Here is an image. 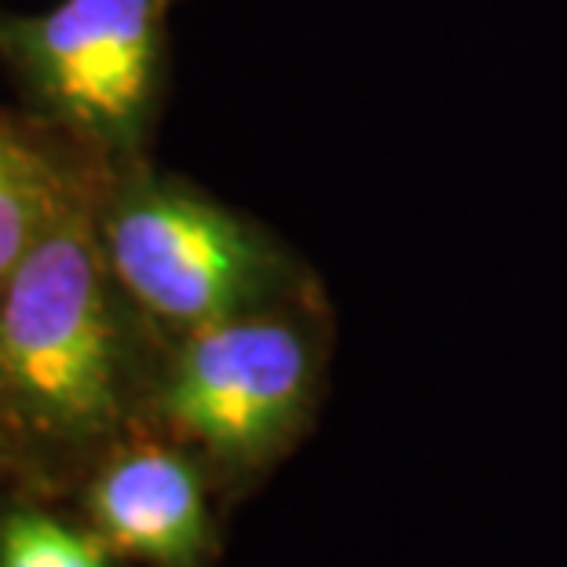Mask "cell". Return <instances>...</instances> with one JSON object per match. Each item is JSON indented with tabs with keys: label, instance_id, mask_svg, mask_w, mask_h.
<instances>
[{
	"label": "cell",
	"instance_id": "obj_1",
	"mask_svg": "<svg viewBox=\"0 0 567 567\" xmlns=\"http://www.w3.org/2000/svg\"><path fill=\"white\" fill-rule=\"evenodd\" d=\"M125 293L100 213L74 195L0 286V417L59 454H89L128 425L136 363Z\"/></svg>",
	"mask_w": 567,
	"mask_h": 567
},
{
	"label": "cell",
	"instance_id": "obj_2",
	"mask_svg": "<svg viewBox=\"0 0 567 567\" xmlns=\"http://www.w3.org/2000/svg\"><path fill=\"white\" fill-rule=\"evenodd\" d=\"M322 373L319 322L282 300L176 337L151 410L168 440L243 484L300 443L316 417Z\"/></svg>",
	"mask_w": 567,
	"mask_h": 567
},
{
	"label": "cell",
	"instance_id": "obj_3",
	"mask_svg": "<svg viewBox=\"0 0 567 567\" xmlns=\"http://www.w3.org/2000/svg\"><path fill=\"white\" fill-rule=\"evenodd\" d=\"M100 238L128 305L176 337L286 300L279 249L176 179L140 176L117 187L100 213Z\"/></svg>",
	"mask_w": 567,
	"mask_h": 567
},
{
	"label": "cell",
	"instance_id": "obj_4",
	"mask_svg": "<svg viewBox=\"0 0 567 567\" xmlns=\"http://www.w3.org/2000/svg\"><path fill=\"white\" fill-rule=\"evenodd\" d=\"M162 22L165 0H59L41 16H0V55L48 117L128 154L158 100Z\"/></svg>",
	"mask_w": 567,
	"mask_h": 567
},
{
	"label": "cell",
	"instance_id": "obj_5",
	"mask_svg": "<svg viewBox=\"0 0 567 567\" xmlns=\"http://www.w3.org/2000/svg\"><path fill=\"white\" fill-rule=\"evenodd\" d=\"M89 527L122 560L147 567H216L205 465L173 440L114 446L84 491Z\"/></svg>",
	"mask_w": 567,
	"mask_h": 567
},
{
	"label": "cell",
	"instance_id": "obj_6",
	"mask_svg": "<svg viewBox=\"0 0 567 567\" xmlns=\"http://www.w3.org/2000/svg\"><path fill=\"white\" fill-rule=\"evenodd\" d=\"M70 198L74 187L55 162L0 122V286L30 257Z\"/></svg>",
	"mask_w": 567,
	"mask_h": 567
},
{
	"label": "cell",
	"instance_id": "obj_7",
	"mask_svg": "<svg viewBox=\"0 0 567 567\" xmlns=\"http://www.w3.org/2000/svg\"><path fill=\"white\" fill-rule=\"evenodd\" d=\"M117 553L92 527L44 509H16L0 520V567H117Z\"/></svg>",
	"mask_w": 567,
	"mask_h": 567
}]
</instances>
